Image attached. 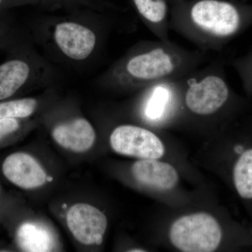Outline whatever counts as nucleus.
<instances>
[{
    "mask_svg": "<svg viewBox=\"0 0 252 252\" xmlns=\"http://www.w3.org/2000/svg\"><path fill=\"white\" fill-rule=\"evenodd\" d=\"M243 19L238 8L220 0H200L188 14L172 18L170 28L175 29L200 47L215 49L220 42L235 35Z\"/></svg>",
    "mask_w": 252,
    "mask_h": 252,
    "instance_id": "1",
    "label": "nucleus"
},
{
    "mask_svg": "<svg viewBox=\"0 0 252 252\" xmlns=\"http://www.w3.org/2000/svg\"><path fill=\"white\" fill-rule=\"evenodd\" d=\"M170 239L182 252H211L220 246L221 228L211 215L198 212L176 220L170 228Z\"/></svg>",
    "mask_w": 252,
    "mask_h": 252,
    "instance_id": "2",
    "label": "nucleus"
},
{
    "mask_svg": "<svg viewBox=\"0 0 252 252\" xmlns=\"http://www.w3.org/2000/svg\"><path fill=\"white\" fill-rule=\"evenodd\" d=\"M185 77V103L190 112L209 116L223 107L229 97L230 91L220 74L210 70L196 77Z\"/></svg>",
    "mask_w": 252,
    "mask_h": 252,
    "instance_id": "3",
    "label": "nucleus"
},
{
    "mask_svg": "<svg viewBox=\"0 0 252 252\" xmlns=\"http://www.w3.org/2000/svg\"><path fill=\"white\" fill-rule=\"evenodd\" d=\"M110 144L117 153L142 159H159L165 154L160 138L152 131L138 126H119L111 135Z\"/></svg>",
    "mask_w": 252,
    "mask_h": 252,
    "instance_id": "4",
    "label": "nucleus"
},
{
    "mask_svg": "<svg viewBox=\"0 0 252 252\" xmlns=\"http://www.w3.org/2000/svg\"><path fill=\"white\" fill-rule=\"evenodd\" d=\"M67 223L71 233L84 245H100L107 226V220L100 210L89 204H76L69 209Z\"/></svg>",
    "mask_w": 252,
    "mask_h": 252,
    "instance_id": "5",
    "label": "nucleus"
},
{
    "mask_svg": "<svg viewBox=\"0 0 252 252\" xmlns=\"http://www.w3.org/2000/svg\"><path fill=\"white\" fill-rule=\"evenodd\" d=\"M54 36L61 51L76 61L89 57L95 46L94 32L78 23H60L55 30Z\"/></svg>",
    "mask_w": 252,
    "mask_h": 252,
    "instance_id": "6",
    "label": "nucleus"
},
{
    "mask_svg": "<svg viewBox=\"0 0 252 252\" xmlns=\"http://www.w3.org/2000/svg\"><path fill=\"white\" fill-rule=\"evenodd\" d=\"M2 169L5 177L21 188L35 189L46 182L42 167L27 154H11L5 159Z\"/></svg>",
    "mask_w": 252,
    "mask_h": 252,
    "instance_id": "7",
    "label": "nucleus"
},
{
    "mask_svg": "<svg viewBox=\"0 0 252 252\" xmlns=\"http://www.w3.org/2000/svg\"><path fill=\"white\" fill-rule=\"evenodd\" d=\"M181 79H165L151 84L144 106V115L147 120L161 122L170 115Z\"/></svg>",
    "mask_w": 252,
    "mask_h": 252,
    "instance_id": "8",
    "label": "nucleus"
},
{
    "mask_svg": "<svg viewBox=\"0 0 252 252\" xmlns=\"http://www.w3.org/2000/svg\"><path fill=\"white\" fill-rule=\"evenodd\" d=\"M134 177L140 183L160 189L170 190L179 182V175L175 167L157 159H143L132 166Z\"/></svg>",
    "mask_w": 252,
    "mask_h": 252,
    "instance_id": "9",
    "label": "nucleus"
},
{
    "mask_svg": "<svg viewBox=\"0 0 252 252\" xmlns=\"http://www.w3.org/2000/svg\"><path fill=\"white\" fill-rule=\"evenodd\" d=\"M53 137L63 148L84 152L92 147L95 133L90 123L86 119H77L55 127Z\"/></svg>",
    "mask_w": 252,
    "mask_h": 252,
    "instance_id": "10",
    "label": "nucleus"
},
{
    "mask_svg": "<svg viewBox=\"0 0 252 252\" xmlns=\"http://www.w3.org/2000/svg\"><path fill=\"white\" fill-rule=\"evenodd\" d=\"M136 9L147 21L158 39L168 41V7L165 0H133Z\"/></svg>",
    "mask_w": 252,
    "mask_h": 252,
    "instance_id": "11",
    "label": "nucleus"
},
{
    "mask_svg": "<svg viewBox=\"0 0 252 252\" xmlns=\"http://www.w3.org/2000/svg\"><path fill=\"white\" fill-rule=\"evenodd\" d=\"M31 69L28 63L14 59L0 64V100L8 98L27 81Z\"/></svg>",
    "mask_w": 252,
    "mask_h": 252,
    "instance_id": "12",
    "label": "nucleus"
},
{
    "mask_svg": "<svg viewBox=\"0 0 252 252\" xmlns=\"http://www.w3.org/2000/svg\"><path fill=\"white\" fill-rule=\"evenodd\" d=\"M17 242L23 251L44 252L54 248V238L44 227L35 223H23L17 233Z\"/></svg>",
    "mask_w": 252,
    "mask_h": 252,
    "instance_id": "13",
    "label": "nucleus"
},
{
    "mask_svg": "<svg viewBox=\"0 0 252 252\" xmlns=\"http://www.w3.org/2000/svg\"><path fill=\"white\" fill-rule=\"evenodd\" d=\"M235 189L242 198L252 199V149L245 151L233 170Z\"/></svg>",
    "mask_w": 252,
    "mask_h": 252,
    "instance_id": "14",
    "label": "nucleus"
},
{
    "mask_svg": "<svg viewBox=\"0 0 252 252\" xmlns=\"http://www.w3.org/2000/svg\"><path fill=\"white\" fill-rule=\"evenodd\" d=\"M36 102L32 98L15 99L0 103V119L29 117L36 108Z\"/></svg>",
    "mask_w": 252,
    "mask_h": 252,
    "instance_id": "15",
    "label": "nucleus"
},
{
    "mask_svg": "<svg viewBox=\"0 0 252 252\" xmlns=\"http://www.w3.org/2000/svg\"><path fill=\"white\" fill-rule=\"evenodd\" d=\"M19 124L16 119H0V140L4 136L18 130Z\"/></svg>",
    "mask_w": 252,
    "mask_h": 252,
    "instance_id": "16",
    "label": "nucleus"
},
{
    "mask_svg": "<svg viewBox=\"0 0 252 252\" xmlns=\"http://www.w3.org/2000/svg\"><path fill=\"white\" fill-rule=\"evenodd\" d=\"M130 252H145V251H144V250H139V249H137V250H130Z\"/></svg>",
    "mask_w": 252,
    "mask_h": 252,
    "instance_id": "17",
    "label": "nucleus"
},
{
    "mask_svg": "<svg viewBox=\"0 0 252 252\" xmlns=\"http://www.w3.org/2000/svg\"><path fill=\"white\" fill-rule=\"evenodd\" d=\"M53 180V178L51 177H46V181H48V182H51V181Z\"/></svg>",
    "mask_w": 252,
    "mask_h": 252,
    "instance_id": "18",
    "label": "nucleus"
},
{
    "mask_svg": "<svg viewBox=\"0 0 252 252\" xmlns=\"http://www.w3.org/2000/svg\"><path fill=\"white\" fill-rule=\"evenodd\" d=\"M4 0H0V6L2 4V3L4 2Z\"/></svg>",
    "mask_w": 252,
    "mask_h": 252,
    "instance_id": "19",
    "label": "nucleus"
}]
</instances>
